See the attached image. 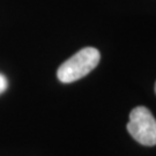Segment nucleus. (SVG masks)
<instances>
[{"mask_svg":"<svg viewBox=\"0 0 156 156\" xmlns=\"http://www.w3.org/2000/svg\"><path fill=\"white\" fill-rule=\"evenodd\" d=\"M155 93H156V83H155Z\"/></svg>","mask_w":156,"mask_h":156,"instance_id":"20e7f679","label":"nucleus"},{"mask_svg":"<svg viewBox=\"0 0 156 156\" xmlns=\"http://www.w3.org/2000/svg\"><path fill=\"white\" fill-rule=\"evenodd\" d=\"M8 87V81H7V78H6L4 74L0 73V95L2 94Z\"/></svg>","mask_w":156,"mask_h":156,"instance_id":"7ed1b4c3","label":"nucleus"},{"mask_svg":"<svg viewBox=\"0 0 156 156\" xmlns=\"http://www.w3.org/2000/svg\"><path fill=\"white\" fill-rule=\"evenodd\" d=\"M127 131L141 145L148 147L156 145V119L145 106H136L131 111Z\"/></svg>","mask_w":156,"mask_h":156,"instance_id":"f03ea898","label":"nucleus"},{"mask_svg":"<svg viewBox=\"0 0 156 156\" xmlns=\"http://www.w3.org/2000/svg\"><path fill=\"white\" fill-rule=\"evenodd\" d=\"M100 51L95 48H84L62 62L57 71V76L62 83H71L88 75L98 65Z\"/></svg>","mask_w":156,"mask_h":156,"instance_id":"f257e3e1","label":"nucleus"}]
</instances>
